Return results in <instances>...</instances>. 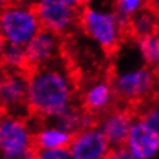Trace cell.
<instances>
[{
  "mask_svg": "<svg viewBox=\"0 0 159 159\" xmlns=\"http://www.w3.org/2000/svg\"><path fill=\"white\" fill-rule=\"evenodd\" d=\"M135 120H136V113L129 108L115 107L109 112L98 117L97 127L113 148L124 146Z\"/></svg>",
  "mask_w": 159,
  "mask_h": 159,
  "instance_id": "30bf717a",
  "label": "cell"
},
{
  "mask_svg": "<svg viewBox=\"0 0 159 159\" xmlns=\"http://www.w3.org/2000/svg\"><path fill=\"white\" fill-rule=\"evenodd\" d=\"M14 2L23 3V4H27V6H35L39 2V0H14Z\"/></svg>",
  "mask_w": 159,
  "mask_h": 159,
  "instance_id": "d4e9b609",
  "label": "cell"
},
{
  "mask_svg": "<svg viewBox=\"0 0 159 159\" xmlns=\"http://www.w3.org/2000/svg\"><path fill=\"white\" fill-rule=\"evenodd\" d=\"M136 116L148 124L151 128L159 132V97H152L142 104L136 109Z\"/></svg>",
  "mask_w": 159,
  "mask_h": 159,
  "instance_id": "d6986e66",
  "label": "cell"
},
{
  "mask_svg": "<svg viewBox=\"0 0 159 159\" xmlns=\"http://www.w3.org/2000/svg\"><path fill=\"white\" fill-rule=\"evenodd\" d=\"M65 2L71 7H75V8H81L82 7L81 6V0H65Z\"/></svg>",
  "mask_w": 159,
  "mask_h": 159,
  "instance_id": "603a6c76",
  "label": "cell"
},
{
  "mask_svg": "<svg viewBox=\"0 0 159 159\" xmlns=\"http://www.w3.org/2000/svg\"><path fill=\"white\" fill-rule=\"evenodd\" d=\"M147 7L148 0H113V11L124 27H127L135 15Z\"/></svg>",
  "mask_w": 159,
  "mask_h": 159,
  "instance_id": "ac0fdd59",
  "label": "cell"
},
{
  "mask_svg": "<svg viewBox=\"0 0 159 159\" xmlns=\"http://www.w3.org/2000/svg\"><path fill=\"white\" fill-rule=\"evenodd\" d=\"M0 67L4 70L29 71L26 47L6 43L4 51H3V57H2V62H0Z\"/></svg>",
  "mask_w": 159,
  "mask_h": 159,
  "instance_id": "e0dca14e",
  "label": "cell"
},
{
  "mask_svg": "<svg viewBox=\"0 0 159 159\" xmlns=\"http://www.w3.org/2000/svg\"><path fill=\"white\" fill-rule=\"evenodd\" d=\"M4 47H6V41H4V38L2 37V34H0V62H2V57H3Z\"/></svg>",
  "mask_w": 159,
  "mask_h": 159,
  "instance_id": "cb8c5ba5",
  "label": "cell"
},
{
  "mask_svg": "<svg viewBox=\"0 0 159 159\" xmlns=\"http://www.w3.org/2000/svg\"><path fill=\"white\" fill-rule=\"evenodd\" d=\"M119 102L139 105L155 97L159 89V75L146 65H134L115 70L109 75Z\"/></svg>",
  "mask_w": 159,
  "mask_h": 159,
  "instance_id": "3957f363",
  "label": "cell"
},
{
  "mask_svg": "<svg viewBox=\"0 0 159 159\" xmlns=\"http://www.w3.org/2000/svg\"><path fill=\"white\" fill-rule=\"evenodd\" d=\"M42 29L66 37L80 29V8L69 6L65 0H39L34 6Z\"/></svg>",
  "mask_w": 159,
  "mask_h": 159,
  "instance_id": "52a82bcc",
  "label": "cell"
},
{
  "mask_svg": "<svg viewBox=\"0 0 159 159\" xmlns=\"http://www.w3.org/2000/svg\"><path fill=\"white\" fill-rule=\"evenodd\" d=\"M127 37L132 41H138L143 37L159 31V14L151 7H147L131 19L125 27Z\"/></svg>",
  "mask_w": 159,
  "mask_h": 159,
  "instance_id": "5bb4252c",
  "label": "cell"
},
{
  "mask_svg": "<svg viewBox=\"0 0 159 159\" xmlns=\"http://www.w3.org/2000/svg\"><path fill=\"white\" fill-rule=\"evenodd\" d=\"M148 7L159 14V0H148Z\"/></svg>",
  "mask_w": 159,
  "mask_h": 159,
  "instance_id": "7402d4cb",
  "label": "cell"
},
{
  "mask_svg": "<svg viewBox=\"0 0 159 159\" xmlns=\"http://www.w3.org/2000/svg\"><path fill=\"white\" fill-rule=\"evenodd\" d=\"M41 30L34 6L12 2L0 11V34L6 43L26 47Z\"/></svg>",
  "mask_w": 159,
  "mask_h": 159,
  "instance_id": "5b68a950",
  "label": "cell"
},
{
  "mask_svg": "<svg viewBox=\"0 0 159 159\" xmlns=\"http://www.w3.org/2000/svg\"><path fill=\"white\" fill-rule=\"evenodd\" d=\"M80 98L82 109L97 117L117 107L119 102L109 77H98L85 84Z\"/></svg>",
  "mask_w": 159,
  "mask_h": 159,
  "instance_id": "9c48e42d",
  "label": "cell"
},
{
  "mask_svg": "<svg viewBox=\"0 0 159 159\" xmlns=\"http://www.w3.org/2000/svg\"><path fill=\"white\" fill-rule=\"evenodd\" d=\"M105 159H134V158L131 157L128 150L124 146H121V147H113V148H111L109 154L107 155Z\"/></svg>",
  "mask_w": 159,
  "mask_h": 159,
  "instance_id": "44dd1931",
  "label": "cell"
},
{
  "mask_svg": "<svg viewBox=\"0 0 159 159\" xmlns=\"http://www.w3.org/2000/svg\"><path fill=\"white\" fill-rule=\"evenodd\" d=\"M90 2H92V0H81V6L84 7V6H86V4H89Z\"/></svg>",
  "mask_w": 159,
  "mask_h": 159,
  "instance_id": "4316f807",
  "label": "cell"
},
{
  "mask_svg": "<svg viewBox=\"0 0 159 159\" xmlns=\"http://www.w3.org/2000/svg\"><path fill=\"white\" fill-rule=\"evenodd\" d=\"M14 0H0V11H2L3 8H6L8 4H11Z\"/></svg>",
  "mask_w": 159,
  "mask_h": 159,
  "instance_id": "484cf974",
  "label": "cell"
},
{
  "mask_svg": "<svg viewBox=\"0 0 159 159\" xmlns=\"http://www.w3.org/2000/svg\"><path fill=\"white\" fill-rule=\"evenodd\" d=\"M111 144L98 127L81 129L73 135L67 150L71 159H105Z\"/></svg>",
  "mask_w": 159,
  "mask_h": 159,
  "instance_id": "8fae6325",
  "label": "cell"
},
{
  "mask_svg": "<svg viewBox=\"0 0 159 159\" xmlns=\"http://www.w3.org/2000/svg\"><path fill=\"white\" fill-rule=\"evenodd\" d=\"M77 84L62 58L29 71V109L31 116L50 120L75 105Z\"/></svg>",
  "mask_w": 159,
  "mask_h": 159,
  "instance_id": "6da1fadb",
  "label": "cell"
},
{
  "mask_svg": "<svg viewBox=\"0 0 159 159\" xmlns=\"http://www.w3.org/2000/svg\"><path fill=\"white\" fill-rule=\"evenodd\" d=\"M136 43L138 57L143 65L152 70H159V31L147 37H143Z\"/></svg>",
  "mask_w": 159,
  "mask_h": 159,
  "instance_id": "9a60e30c",
  "label": "cell"
},
{
  "mask_svg": "<svg viewBox=\"0 0 159 159\" xmlns=\"http://www.w3.org/2000/svg\"><path fill=\"white\" fill-rule=\"evenodd\" d=\"M34 128L30 117L0 113V159H35Z\"/></svg>",
  "mask_w": 159,
  "mask_h": 159,
  "instance_id": "277c9868",
  "label": "cell"
},
{
  "mask_svg": "<svg viewBox=\"0 0 159 159\" xmlns=\"http://www.w3.org/2000/svg\"><path fill=\"white\" fill-rule=\"evenodd\" d=\"M80 29L105 53H113L127 37L113 7L86 4L80 8Z\"/></svg>",
  "mask_w": 159,
  "mask_h": 159,
  "instance_id": "7a4b0ae2",
  "label": "cell"
},
{
  "mask_svg": "<svg viewBox=\"0 0 159 159\" xmlns=\"http://www.w3.org/2000/svg\"><path fill=\"white\" fill-rule=\"evenodd\" d=\"M124 147L134 159H155L159 155V132L136 116Z\"/></svg>",
  "mask_w": 159,
  "mask_h": 159,
  "instance_id": "7c38bea8",
  "label": "cell"
},
{
  "mask_svg": "<svg viewBox=\"0 0 159 159\" xmlns=\"http://www.w3.org/2000/svg\"><path fill=\"white\" fill-rule=\"evenodd\" d=\"M38 123L33 124L34 128V146L37 150H55L67 148L71 142L73 135L66 132L58 127L37 119Z\"/></svg>",
  "mask_w": 159,
  "mask_h": 159,
  "instance_id": "4fadbf2b",
  "label": "cell"
},
{
  "mask_svg": "<svg viewBox=\"0 0 159 159\" xmlns=\"http://www.w3.org/2000/svg\"><path fill=\"white\" fill-rule=\"evenodd\" d=\"M63 38L50 30L42 29L26 46L29 71L46 66L62 58Z\"/></svg>",
  "mask_w": 159,
  "mask_h": 159,
  "instance_id": "ba28073f",
  "label": "cell"
},
{
  "mask_svg": "<svg viewBox=\"0 0 159 159\" xmlns=\"http://www.w3.org/2000/svg\"><path fill=\"white\" fill-rule=\"evenodd\" d=\"M82 116H84V109L81 105H73L66 111H63L62 113H59L58 116H55L50 120H45L50 124H53L58 128H61L66 132L71 135L77 134L78 131L82 129Z\"/></svg>",
  "mask_w": 159,
  "mask_h": 159,
  "instance_id": "2e32d148",
  "label": "cell"
},
{
  "mask_svg": "<svg viewBox=\"0 0 159 159\" xmlns=\"http://www.w3.org/2000/svg\"><path fill=\"white\" fill-rule=\"evenodd\" d=\"M0 113L30 117L29 71L0 67Z\"/></svg>",
  "mask_w": 159,
  "mask_h": 159,
  "instance_id": "8992f818",
  "label": "cell"
},
{
  "mask_svg": "<svg viewBox=\"0 0 159 159\" xmlns=\"http://www.w3.org/2000/svg\"><path fill=\"white\" fill-rule=\"evenodd\" d=\"M35 159H71V155L67 148L37 150Z\"/></svg>",
  "mask_w": 159,
  "mask_h": 159,
  "instance_id": "ffe728a7",
  "label": "cell"
}]
</instances>
